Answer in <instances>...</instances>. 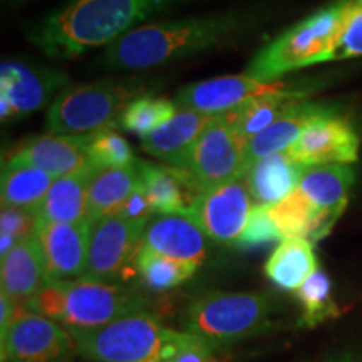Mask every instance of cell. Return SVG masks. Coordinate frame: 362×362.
Masks as SVG:
<instances>
[{
  "mask_svg": "<svg viewBox=\"0 0 362 362\" xmlns=\"http://www.w3.org/2000/svg\"><path fill=\"white\" fill-rule=\"evenodd\" d=\"M146 305L141 293L123 285L76 279L47 282L27 302L25 309L67 330H88L146 310Z\"/></svg>",
  "mask_w": 362,
  "mask_h": 362,
  "instance_id": "obj_3",
  "label": "cell"
},
{
  "mask_svg": "<svg viewBox=\"0 0 362 362\" xmlns=\"http://www.w3.org/2000/svg\"><path fill=\"white\" fill-rule=\"evenodd\" d=\"M302 304V317L298 325L312 329L341 314L332 297V282L322 269H317L296 292Z\"/></svg>",
  "mask_w": 362,
  "mask_h": 362,
  "instance_id": "obj_31",
  "label": "cell"
},
{
  "mask_svg": "<svg viewBox=\"0 0 362 362\" xmlns=\"http://www.w3.org/2000/svg\"><path fill=\"white\" fill-rule=\"evenodd\" d=\"M354 183L356 173L351 165H325L307 168L297 188L330 223L336 225L349 203Z\"/></svg>",
  "mask_w": 362,
  "mask_h": 362,
  "instance_id": "obj_22",
  "label": "cell"
},
{
  "mask_svg": "<svg viewBox=\"0 0 362 362\" xmlns=\"http://www.w3.org/2000/svg\"><path fill=\"white\" fill-rule=\"evenodd\" d=\"M139 185L138 161L126 168H93L88 180L90 220L115 215Z\"/></svg>",
  "mask_w": 362,
  "mask_h": 362,
  "instance_id": "obj_25",
  "label": "cell"
},
{
  "mask_svg": "<svg viewBox=\"0 0 362 362\" xmlns=\"http://www.w3.org/2000/svg\"><path fill=\"white\" fill-rule=\"evenodd\" d=\"M139 180L155 215L188 214L197 197L203 193L187 171L168 165L138 160Z\"/></svg>",
  "mask_w": 362,
  "mask_h": 362,
  "instance_id": "obj_18",
  "label": "cell"
},
{
  "mask_svg": "<svg viewBox=\"0 0 362 362\" xmlns=\"http://www.w3.org/2000/svg\"><path fill=\"white\" fill-rule=\"evenodd\" d=\"M346 12V0H336L297 22L272 40L252 59L247 76L264 83H275L288 72L330 62Z\"/></svg>",
  "mask_w": 362,
  "mask_h": 362,
  "instance_id": "obj_5",
  "label": "cell"
},
{
  "mask_svg": "<svg viewBox=\"0 0 362 362\" xmlns=\"http://www.w3.org/2000/svg\"><path fill=\"white\" fill-rule=\"evenodd\" d=\"M144 84L136 81H99L71 86L54 98L45 117L49 134L86 136L117 126L129 103L141 96Z\"/></svg>",
  "mask_w": 362,
  "mask_h": 362,
  "instance_id": "obj_7",
  "label": "cell"
},
{
  "mask_svg": "<svg viewBox=\"0 0 362 362\" xmlns=\"http://www.w3.org/2000/svg\"><path fill=\"white\" fill-rule=\"evenodd\" d=\"M198 270L197 265L170 259L141 245L136 259V274L143 285L153 292H166L188 282Z\"/></svg>",
  "mask_w": 362,
  "mask_h": 362,
  "instance_id": "obj_30",
  "label": "cell"
},
{
  "mask_svg": "<svg viewBox=\"0 0 362 362\" xmlns=\"http://www.w3.org/2000/svg\"><path fill=\"white\" fill-rule=\"evenodd\" d=\"M317 269L319 264L310 240L285 238L267 260L265 275L282 291L297 292Z\"/></svg>",
  "mask_w": 362,
  "mask_h": 362,
  "instance_id": "obj_26",
  "label": "cell"
},
{
  "mask_svg": "<svg viewBox=\"0 0 362 362\" xmlns=\"http://www.w3.org/2000/svg\"><path fill=\"white\" fill-rule=\"evenodd\" d=\"M206 233L189 214L158 215L143 233V247L200 267L206 259Z\"/></svg>",
  "mask_w": 362,
  "mask_h": 362,
  "instance_id": "obj_17",
  "label": "cell"
},
{
  "mask_svg": "<svg viewBox=\"0 0 362 362\" xmlns=\"http://www.w3.org/2000/svg\"><path fill=\"white\" fill-rule=\"evenodd\" d=\"M277 240L284 238L274 218H272L270 205L255 203L250 215H248L245 228H243L235 247L240 248V250H252V248H259L262 245H267V243L277 242Z\"/></svg>",
  "mask_w": 362,
  "mask_h": 362,
  "instance_id": "obj_35",
  "label": "cell"
},
{
  "mask_svg": "<svg viewBox=\"0 0 362 362\" xmlns=\"http://www.w3.org/2000/svg\"><path fill=\"white\" fill-rule=\"evenodd\" d=\"M253 205L255 203L247 181L240 176L198 194L188 214L197 220L208 238L221 245L235 247Z\"/></svg>",
  "mask_w": 362,
  "mask_h": 362,
  "instance_id": "obj_11",
  "label": "cell"
},
{
  "mask_svg": "<svg viewBox=\"0 0 362 362\" xmlns=\"http://www.w3.org/2000/svg\"><path fill=\"white\" fill-rule=\"evenodd\" d=\"M247 141L238 133L232 115H216L185 160L175 168L185 170L205 189L220 187L240 178L247 165Z\"/></svg>",
  "mask_w": 362,
  "mask_h": 362,
  "instance_id": "obj_8",
  "label": "cell"
},
{
  "mask_svg": "<svg viewBox=\"0 0 362 362\" xmlns=\"http://www.w3.org/2000/svg\"><path fill=\"white\" fill-rule=\"evenodd\" d=\"M44 170L54 178L76 175L90 168L86 136L40 134L17 144L6 158Z\"/></svg>",
  "mask_w": 362,
  "mask_h": 362,
  "instance_id": "obj_16",
  "label": "cell"
},
{
  "mask_svg": "<svg viewBox=\"0 0 362 362\" xmlns=\"http://www.w3.org/2000/svg\"><path fill=\"white\" fill-rule=\"evenodd\" d=\"M54 181L56 178L45 173L44 170L25 163L6 160L2 165V181H0L2 206L24 208L35 214Z\"/></svg>",
  "mask_w": 362,
  "mask_h": 362,
  "instance_id": "obj_28",
  "label": "cell"
},
{
  "mask_svg": "<svg viewBox=\"0 0 362 362\" xmlns=\"http://www.w3.org/2000/svg\"><path fill=\"white\" fill-rule=\"evenodd\" d=\"M67 76L61 71L4 61L0 66V119H19L39 111L54 94L66 89Z\"/></svg>",
  "mask_w": 362,
  "mask_h": 362,
  "instance_id": "obj_12",
  "label": "cell"
},
{
  "mask_svg": "<svg viewBox=\"0 0 362 362\" xmlns=\"http://www.w3.org/2000/svg\"><path fill=\"white\" fill-rule=\"evenodd\" d=\"M352 57H362V0H346L341 34L330 54V62Z\"/></svg>",
  "mask_w": 362,
  "mask_h": 362,
  "instance_id": "obj_34",
  "label": "cell"
},
{
  "mask_svg": "<svg viewBox=\"0 0 362 362\" xmlns=\"http://www.w3.org/2000/svg\"><path fill=\"white\" fill-rule=\"evenodd\" d=\"M89 228L90 220L81 223H39L37 238L49 282L84 277Z\"/></svg>",
  "mask_w": 362,
  "mask_h": 362,
  "instance_id": "obj_15",
  "label": "cell"
},
{
  "mask_svg": "<svg viewBox=\"0 0 362 362\" xmlns=\"http://www.w3.org/2000/svg\"><path fill=\"white\" fill-rule=\"evenodd\" d=\"M216 115H205L178 107L176 115L161 128L143 139V149L168 166H180Z\"/></svg>",
  "mask_w": 362,
  "mask_h": 362,
  "instance_id": "obj_20",
  "label": "cell"
},
{
  "mask_svg": "<svg viewBox=\"0 0 362 362\" xmlns=\"http://www.w3.org/2000/svg\"><path fill=\"white\" fill-rule=\"evenodd\" d=\"M305 170L288 151H282L253 161L242 176L247 181L253 202L275 205L296 192Z\"/></svg>",
  "mask_w": 362,
  "mask_h": 362,
  "instance_id": "obj_19",
  "label": "cell"
},
{
  "mask_svg": "<svg viewBox=\"0 0 362 362\" xmlns=\"http://www.w3.org/2000/svg\"><path fill=\"white\" fill-rule=\"evenodd\" d=\"M76 354L69 330L29 310L0 334V362H72Z\"/></svg>",
  "mask_w": 362,
  "mask_h": 362,
  "instance_id": "obj_10",
  "label": "cell"
},
{
  "mask_svg": "<svg viewBox=\"0 0 362 362\" xmlns=\"http://www.w3.org/2000/svg\"><path fill=\"white\" fill-rule=\"evenodd\" d=\"M39 220L34 211L24 210V208L2 206L0 214V233L11 235L17 242L33 237L37 233Z\"/></svg>",
  "mask_w": 362,
  "mask_h": 362,
  "instance_id": "obj_36",
  "label": "cell"
},
{
  "mask_svg": "<svg viewBox=\"0 0 362 362\" xmlns=\"http://www.w3.org/2000/svg\"><path fill=\"white\" fill-rule=\"evenodd\" d=\"M305 99V93L300 89H285L282 93L270 94V96L257 98L248 101L243 106L228 111L237 126L238 133L248 143L253 136L269 128L272 123L279 119L284 112Z\"/></svg>",
  "mask_w": 362,
  "mask_h": 362,
  "instance_id": "obj_29",
  "label": "cell"
},
{
  "mask_svg": "<svg viewBox=\"0 0 362 362\" xmlns=\"http://www.w3.org/2000/svg\"><path fill=\"white\" fill-rule=\"evenodd\" d=\"M275 310L277 302L269 293L205 292L188 305L185 330L221 349L270 332Z\"/></svg>",
  "mask_w": 362,
  "mask_h": 362,
  "instance_id": "obj_6",
  "label": "cell"
},
{
  "mask_svg": "<svg viewBox=\"0 0 362 362\" xmlns=\"http://www.w3.org/2000/svg\"><path fill=\"white\" fill-rule=\"evenodd\" d=\"M94 166L76 175L56 178L42 203L35 210L39 223H81L90 220L88 180Z\"/></svg>",
  "mask_w": 362,
  "mask_h": 362,
  "instance_id": "obj_24",
  "label": "cell"
},
{
  "mask_svg": "<svg viewBox=\"0 0 362 362\" xmlns=\"http://www.w3.org/2000/svg\"><path fill=\"white\" fill-rule=\"evenodd\" d=\"M176 111H178L176 103L170 101V99L141 94L129 103V106L121 115L119 124L123 126L124 131L144 139L153 131L168 123L176 115Z\"/></svg>",
  "mask_w": 362,
  "mask_h": 362,
  "instance_id": "obj_32",
  "label": "cell"
},
{
  "mask_svg": "<svg viewBox=\"0 0 362 362\" xmlns=\"http://www.w3.org/2000/svg\"><path fill=\"white\" fill-rule=\"evenodd\" d=\"M270 215L282 238H307L310 242L327 237L332 223L298 192L288 194L282 202L270 205Z\"/></svg>",
  "mask_w": 362,
  "mask_h": 362,
  "instance_id": "obj_27",
  "label": "cell"
},
{
  "mask_svg": "<svg viewBox=\"0 0 362 362\" xmlns=\"http://www.w3.org/2000/svg\"><path fill=\"white\" fill-rule=\"evenodd\" d=\"M76 351L93 362H171L183 334L151 312H136L98 329L69 330Z\"/></svg>",
  "mask_w": 362,
  "mask_h": 362,
  "instance_id": "obj_4",
  "label": "cell"
},
{
  "mask_svg": "<svg viewBox=\"0 0 362 362\" xmlns=\"http://www.w3.org/2000/svg\"><path fill=\"white\" fill-rule=\"evenodd\" d=\"M285 89H288V86L280 81L264 83L247 74L221 76L185 86L176 94L175 103L183 110H193L205 115H223L253 99L282 93Z\"/></svg>",
  "mask_w": 362,
  "mask_h": 362,
  "instance_id": "obj_14",
  "label": "cell"
},
{
  "mask_svg": "<svg viewBox=\"0 0 362 362\" xmlns=\"http://www.w3.org/2000/svg\"><path fill=\"white\" fill-rule=\"evenodd\" d=\"M237 25V17L226 13L143 24L107 45L104 62L112 69H148L216 47Z\"/></svg>",
  "mask_w": 362,
  "mask_h": 362,
  "instance_id": "obj_2",
  "label": "cell"
},
{
  "mask_svg": "<svg viewBox=\"0 0 362 362\" xmlns=\"http://www.w3.org/2000/svg\"><path fill=\"white\" fill-rule=\"evenodd\" d=\"M175 2L178 0H67L44 21L33 42L49 57H78L88 49L107 47L138 22Z\"/></svg>",
  "mask_w": 362,
  "mask_h": 362,
  "instance_id": "obj_1",
  "label": "cell"
},
{
  "mask_svg": "<svg viewBox=\"0 0 362 362\" xmlns=\"http://www.w3.org/2000/svg\"><path fill=\"white\" fill-rule=\"evenodd\" d=\"M115 215L119 216V218L133 220V221L151 220V216L155 215V211H153L151 203L148 200V194L144 192L141 180H139V185L134 188V192L128 197V200L119 206V210H117Z\"/></svg>",
  "mask_w": 362,
  "mask_h": 362,
  "instance_id": "obj_38",
  "label": "cell"
},
{
  "mask_svg": "<svg viewBox=\"0 0 362 362\" xmlns=\"http://www.w3.org/2000/svg\"><path fill=\"white\" fill-rule=\"evenodd\" d=\"M183 341L171 362H220L216 347L205 339L183 330Z\"/></svg>",
  "mask_w": 362,
  "mask_h": 362,
  "instance_id": "obj_37",
  "label": "cell"
},
{
  "mask_svg": "<svg viewBox=\"0 0 362 362\" xmlns=\"http://www.w3.org/2000/svg\"><path fill=\"white\" fill-rule=\"evenodd\" d=\"M329 112H334L332 107L324 106V104L314 101H300L296 106L291 107L287 112H284L275 123H272L269 128L262 131L257 136H253L247 143V165H252L253 161L260 160L274 153L288 151L293 146V143L300 138V134L307 129V126L314 123Z\"/></svg>",
  "mask_w": 362,
  "mask_h": 362,
  "instance_id": "obj_23",
  "label": "cell"
},
{
  "mask_svg": "<svg viewBox=\"0 0 362 362\" xmlns=\"http://www.w3.org/2000/svg\"><path fill=\"white\" fill-rule=\"evenodd\" d=\"M86 146L94 168H126L138 161L129 143L116 131V126L86 134Z\"/></svg>",
  "mask_w": 362,
  "mask_h": 362,
  "instance_id": "obj_33",
  "label": "cell"
},
{
  "mask_svg": "<svg viewBox=\"0 0 362 362\" xmlns=\"http://www.w3.org/2000/svg\"><path fill=\"white\" fill-rule=\"evenodd\" d=\"M0 277L2 291L16 302H24V305L49 282L37 233L21 240L2 257Z\"/></svg>",
  "mask_w": 362,
  "mask_h": 362,
  "instance_id": "obj_21",
  "label": "cell"
},
{
  "mask_svg": "<svg viewBox=\"0 0 362 362\" xmlns=\"http://www.w3.org/2000/svg\"><path fill=\"white\" fill-rule=\"evenodd\" d=\"M361 138L349 119L329 112L307 126L288 155L305 168L351 165L359 158Z\"/></svg>",
  "mask_w": 362,
  "mask_h": 362,
  "instance_id": "obj_13",
  "label": "cell"
},
{
  "mask_svg": "<svg viewBox=\"0 0 362 362\" xmlns=\"http://www.w3.org/2000/svg\"><path fill=\"white\" fill-rule=\"evenodd\" d=\"M149 221H133L116 215L90 220L88 262L83 279L115 284L136 272V259Z\"/></svg>",
  "mask_w": 362,
  "mask_h": 362,
  "instance_id": "obj_9",
  "label": "cell"
}]
</instances>
